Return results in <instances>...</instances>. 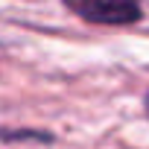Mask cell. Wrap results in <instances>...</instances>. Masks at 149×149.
<instances>
[{
  "mask_svg": "<svg viewBox=\"0 0 149 149\" xmlns=\"http://www.w3.org/2000/svg\"><path fill=\"white\" fill-rule=\"evenodd\" d=\"M146 114H149V94H146Z\"/></svg>",
  "mask_w": 149,
  "mask_h": 149,
  "instance_id": "7a4b0ae2",
  "label": "cell"
},
{
  "mask_svg": "<svg viewBox=\"0 0 149 149\" xmlns=\"http://www.w3.org/2000/svg\"><path fill=\"white\" fill-rule=\"evenodd\" d=\"M64 6L91 24L123 26L140 18V0H64Z\"/></svg>",
  "mask_w": 149,
  "mask_h": 149,
  "instance_id": "6da1fadb",
  "label": "cell"
}]
</instances>
